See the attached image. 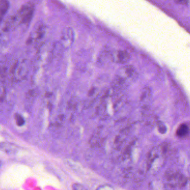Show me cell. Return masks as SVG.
<instances>
[{"label": "cell", "mask_w": 190, "mask_h": 190, "mask_svg": "<svg viewBox=\"0 0 190 190\" xmlns=\"http://www.w3.org/2000/svg\"><path fill=\"white\" fill-rule=\"evenodd\" d=\"M34 6L32 3H27L21 7L15 16L16 20L20 23H27L34 15Z\"/></svg>", "instance_id": "6da1fadb"}, {"label": "cell", "mask_w": 190, "mask_h": 190, "mask_svg": "<svg viewBox=\"0 0 190 190\" xmlns=\"http://www.w3.org/2000/svg\"><path fill=\"white\" fill-rule=\"evenodd\" d=\"M27 65L24 63H16L13 66L12 74L17 80H21L26 76L27 74Z\"/></svg>", "instance_id": "7a4b0ae2"}, {"label": "cell", "mask_w": 190, "mask_h": 190, "mask_svg": "<svg viewBox=\"0 0 190 190\" xmlns=\"http://www.w3.org/2000/svg\"><path fill=\"white\" fill-rule=\"evenodd\" d=\"M112 58L114 61L119 64L127 63L130 59L129 53L124 50H118L113 53Z\"/></svg>", "instance_id": "3957f363"}, {"label": "cell", "mask_w": 190, "mask_h": 190, "mask_svg": "<svg viewBox=\"0 0 190 190\" xmlns=\"http://www.w3.org/2000/svg\"><path fill=\"white\" fill-rule=\"evenodd\" d=\"M74 35L72 29L69 27L65 29L63 32V35L61 37L63 44L67 47L71 46L74 41Z\"/></svg>", "instance_id": "277c9868"}, {"label": "cell", "mask_w": 190, "mask_h": 190, "mask_svg": "<svg viewBox=\"0 0 190 190\" xmlns=\"http://www.w3.org/2000/svg\"><path fill=\"white\" fill-rule=\"evenodd\" d=\"M10 7L8 0H1L0 2V18L2 20Z\"/></svg>", "instance_id": "5b68a950"}, {"label": "cell", "mask_w": 190, "mask_h": 190, "mask_svg": "<svg viewBox=\"0 0 190 190\" xmlns=\"http://www.w3.org/2000/svg\"><path fill=\"white\" fill-rule=\"evenodd\" d=\"M45 33V28L44 26L41 25L38 27L33 34V37L32 39L36 40H41L44 36Z\"/></svg>", "instance_id": "8992f818"}, {"label": "cell", "mask_w": 190, "mask_h": 190, "mask_svg": "<svg viewBox=\"0 0 190 190\" xmlns=\"http://www.w3.org/2000/svg\"><path fill=\"white\" fill-rule=\"evenodd\" d=\"M188 132V128L185 124L181 125L177 131V135L180 137H183L186 135Z\"/></svg>", "instance_id": "52a82bcc"}, {"label": "cell", "mask_w": 190, "mask_h": 190, "mask_svg": "<svg viewBox=\"0 0 190 190\" xmlns=\"http://www.w3.org/2000/svg\"><path fill=\"white\" fill-rule=\"evenodd\" d=\"M15 119L16 120L17 125L18 126L21 127L24 125V123H25V120L21 115L19 114H16L15 115Z\"/></svg>", "instance_id": "ba28073f"}, {"label": "cell", "mask_w": 190, "mask_h": 190, "mask_svg": "<svg viewBox=\"0 0 190 190\" xmlns=\"http://www.w3.org/2000/svg\"><path fill=\"white\" fill-rule=\"evenodd\" d=\"M72 188H73V190H81L85 189V188L83 186L81 185L80 183H74V184H73V186H72Z\"/></svg>", "instance_id": "9c48e42d"}, {"label": "cell", "mask_w": 190, "mask_h": 190, "mask_svg": "<svg viewBox=\"0 0 190 190\" xmlns=\"http://www.w3.org/2000/svg\"><path fill=\"white\" fill-rule=\"evenodd\" d=\"M174 2L180 5H188L190 2V0H174Z\"/></svg>", "instance_id": "30bf717a"}, {"label": "cell", "mask_w": 190, "mask_h": 190, "mask_svg": "<svg viewBox=\"0 0 190 190\" xmlns=\"http://www.w3.org/2000/svg\"><path fill=\"white\" fill-rule=\"evenodd\" d=\"M112 187H110V185H101L100 186H99V188H97V190H108V189H112Z\"/></svg>", "instance_id": "8fae6325"}, {"label": "cell", "mask_w": 190, "mask_h": 190, "mask_svg": "<svg viewBox=\"0 0 190 190\" xmlns=\"http://www.w3.org/2000/svg\"><path fill=\"white\" fill-rule=\"evenodd\" d=\"M5 89L3 88V87L1 88V102H2L3 98H5Z\"/></svg>", "instance_id": "7c38bea8"}, {"label": "cell", "mask_w": 190, "mask_h": 190, "mask_svg": "<svg viewBox=\"0 0 190 190\" xmlns=\"http://www.w3.org/2000/svg\"><path fill=\"white\" fill-rule=\"evenodd\" d=\"M95 91V88H91V89L89 90V96H92V95L94 94Z\"/></svg>", "instance_id": "4fadbf2b"}]
</instances>
